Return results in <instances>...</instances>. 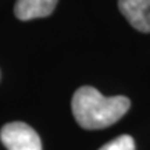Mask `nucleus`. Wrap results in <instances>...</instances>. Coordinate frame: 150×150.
I'll list each match as a JSON object with an SVG mask.
<instances>
[{
    "label": "nucleus",
    "mask_w": 150,
    "mask_h": 150,
    "mask_svg": "<svg viewBox=\"0 0 150 150\" xmlns=\"http://www.w3.org/2000/svg\"><path fill=\"white\" fill-rule=\"evenodd\" d=\"M59 0H17L14 14L21 21L50 16L57 6Z\"/></svg>",
    "instance_id": "4"
},
{
    "label": "nucleus",
    "mask_w": 150,
    "mask_h": 150,
    "mask_svg": "<svg viewBox=\"0 0 150 150\" xmlns=\"http://www.w3.org/2000/svg\"><path fill=\"white\" fill-rule=\"evenodd\" d=\"M118 8L136 31L150 32V0H118Z\"/></svg>",
    "instance_id": "3"
},
{
    "label": "nucleus",
    "mask_w": 150,
    "mask_h": 150,
    "mask_svg": "<svg viewBox=\"0 0 150 150\" xmlns=\"http://www.w3.org/2000/svg\"><path fill=\"white\" fill-rule=\"evenodd\" d=\"M0 139L7 150H42L39 135L25 122H8L0 131Z\"/></svg>",
    "instance_id": "2"
},
{
    "label": "nucleus",
    "mask_w": 150,
    "mask_h": 150,
    "mask_svg": "<svg viewBox=\"0 0 150 150\" xmlns=\"http://www.w3.org/2000/svg\"><path fill=\"white\" fill-rule=\"evenodd\" d=\"M71 107L79 127L102 129L124 117L131 107V102L125 96L106 97L92 86H82L74 93Z\"/></svg>",
    "instance_id": "1"
},
{
    "label": "nucleus",
    "mask_w": 150,
    "mask_h": 150,
    "mask_svg": "<svg viewBox=\"0 0 150 150\" xmlns=\"http://www.w3.org/2000/svg\"><path fill=\"white\" fill-rule=\"evenodd\" d=\"M99 150H135V142L132 139V136L121 135L115 139H112L111 142L106 143Z\"/></svg>",
    "instance_id": "5"
}]
</instances>
